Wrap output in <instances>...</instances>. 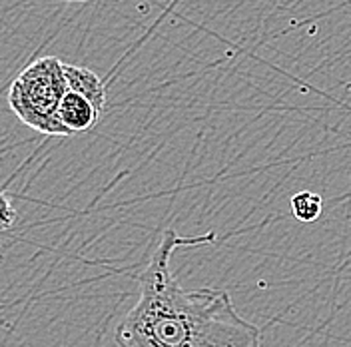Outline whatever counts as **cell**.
Returning <instances> with one entry per match:
<instances>
[{
    "label": "cell",
    "instance_id": "6da1fadb",
    "mask_svg": "<svg viewBox=\"0 0 351 347\" xmlns=\"http://www.w3.org/2000/svg\"><path fill=\"white\" fill-rule=\"evenodd\" d=\"M210 232L184 238L166 228L162 239L138 276V304L116 327L118 347H262L260 327L241 318L226 289H184L172 272L180 246L214 241Z\"/></svg>",
    "mask_w": 351,
    "mask_h": 347
},
{
    "label": "cell",
    "instance_id": "7a4b0ae2",
    "mask_svg": "<svg viewBox=\"0 0 351 347\" xmlns=\"http://www.w3.org/2000/svg\"><path fill=\"white\" fill-rule=\"evenodd\" d=\"M66 92L64 62L56 56H43L14 78L8 90V104L22 124L38 134L68 136L58 118Z\"/></svg>",
    "mask_w": 351,
    "mask_h": 347
},
{
    "label": "cell",
    "instance_id": "277c9868",
    "mask_svg": "<svg viewBox=\"0 0 351 347\" xmlns=\"http://www.w3.org/2000/svg\"><path fill=\"white\" fill-rule=\"evenodd\" d=\"M64 72L66 80H68V90L82 94L102 112L106 106V86H104L102 78L84 66L64 64Z\"/></svg>",
    "mask_w": 351,
    "mask_h": 347
},
{
    "label": "cell",
    "instance_id": "8992f818",
    "mask_svg": "<svg viewBox=\"0 0 351 347\" xmlns=\"http://www.w3.org/2000/svg\"><path fill=\"white\" fill-rule=\"evenodd\" d=\"M0 204H2V208H0V219H2V228H4V230H8V228L12 226V222L16 219V210L12 208V202H10L8 194L0 195Z\"/></svg>",
    "mask_w": 351,
    "mask_h": 347
},
{
    "label": "cell",
    "instance_id": "5b68a950",
    "mask_svg": "<svg viewBox=\"0 0 351 347\" xmlns=\"http://www.w3.org/2000/svg\"><path fill=\"white\" fill-rule=\"evenodd\" d=\"M291 214L295 216V219L304 222V224H311L315 219H319L322 212H324V198L315 192H298L291 195Z\"/></svg>",
    "mask_w": 351,
    "mask_h": 347
},
{
    "label": "cell",
    "instance_id": "3957f363",
    "mask_svg": "<svg viewBox=\"0 0 351 347\" xmlns=\"http://www.w3.org/2000/svg\"><path fill=\"white\" fill-rule=\"evenodd\" d=\"M102 112L96 108L88 98H84L78 92L68 90L58 110V118L60 124L64 126V130L68 132V136L72 134H84L90 132L100 120Z\"/></svg>",
    "mask_w": 351,
    "mask_h": 347
}]
</instances>
